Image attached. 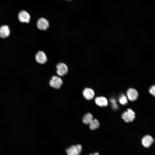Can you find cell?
<instances>
[{
    "mask_svg": "<svg viewBox=\"0 0 155 155\" xmlns=\"http://www.w3.org/2000/svg\"><path fill=\"white\" fill-rule=\"evenodd\" d=\"M82 150V146L80 144H77L71 146L66 150L68 155H79Z\"/></svg>",
    "mask_w": 155,
    "mask_h": 155,
    "instance_id": "obj_1",
    "label": "cell"
},
{
    "mask_svg": "<svg viewBox=\"0 0 155 155\" xmlns=\"http://www.w3.org/2000/svg\"><path fill=\"white\" fill-rule=\"evenodd\" d=\"M135 113L131 109H128L127 111L125 112L122 115V117L127 122H131L135 118Z\"/></svg>",
    "mask_w": 155,
    "mask_h": 155,
    "instance_id": "obj_2",
    "label": "cell"
},
{
    "mask_svg": "<svg viewBox=\"0 0 155 155\" xmlns=\"http://www.w3.org/2000/svg\"><path fill=\"white\" fill-rule=\"evenodd\" d=\"M63 83L61 79L56 76H53L50 80L49 82L50 86L56 89H59Z\"/></svg>",
    "mask_w": 155,
    "mask_h": 155,
    "instance_id": "obj_3",
    "label": "cell"
},
{
    "mask_svg": "<svg viewBox=\"0 0 155 155\" xmlns=\"http://www.w3.org/2000/svg\"><path fill=\"white\" fill-rule=\"evenodd\" d=\"M56 68L57 74L61 76L65 75L68 71L67 66L65 64L63 63H58L57 65Z\"/></svg>",
    "mask_w": 155,
    "mask_h": 155,
    "instance_id": "obj_4",
    "label": "cell"
},
{
    "mask_svg": "<svg viewBox=\"0 0 155 155\" xmlns=\"http://www.w3.org/2000/svg\"><path fill=\"white\" fill-rule=\"evenodd\" d=\"M37 26L40 30H45L49 26L48 21L44 18H41L38 19L37 22Z\"/></svg>",
    "mask_w": 155,
    "mask_h": 155,
    "instance_id": "obj_5",
    "label": "cell"
},
{
    "mask_svg": "<svg viewBox=\"0 0 155 155\" xmlns=\"http://www.w3.org/2000/svg\"><path fill=\"white\" fill-rule=\"evenodd\" d=\"M18 17L20 22L27 23L29 22L30 18L29 14L25 10L21 11L19 12Z\"/></svg>",
    "mask_w": 155,
    "mask_h": 155,
    "instance_id": "obj_6",
    "label": "cell"
},
{
    "mask_svg": "<svg viewBox=\"0 0 155 155\" xmlns=\"http://www.w3.org/2000/svg\"><path fill=\"white\" fill-rule=\"evenodd\" d=\"M35 59L38 63L43 64L47 61V58L45 53L41 51H38L35 55Z\"/></svg>",
    "mask_w": 155,
    "mask_h": 155,
    "instance_id": "obj_7",
    "label": "cell"
},
{
    "mask_svg": "<svg viewBox=\"0 0 155 155\" xmlns=\"http://www.w3.org/2000/svg\"><path fill=\"white\" fill-rule=\"evenodd\" d=\"M127 95L128 98L131 101L135 100L138 96L137 92L133 88L129 89L127 91Z\"/></svg>",
    "mask_w": 155,
    "mask_h": 155,
    "instance_id": "obj_8",
    "label": "cell"
},
{
    "mask_svg": "<svg viewBox=\"0 0 155 155\" xmlns=\"http://www.w3.org/2000/svg\"><path fill=\"white\" fill-rule=\"evenodd\" d=\"M154 142L152 137L149 135H146L142 138V143L143 145L146 148L150 147Z\"/></svg>",
    "mask_w": 155,
    "mask_h": 155,
    "instance_id": "obj_9",
    "label": "cell"
},
{
    "mask_svg": "<svg viewBox=\"0 0 155 155\" xmlns=\"http://www.w3.org/2000/svg\"><path fill=\"white\" fill-rule=\"evenodd\" d=\"M10 31L9 27L6 25H3L0 28V37L5 38L9 35Z\"/></svg>",
    "mask_w": 155,
    "mask_h": 155,
    "instance_id": "obj_10",
    "label": "cell"
},
{
    "mask_svg": "<svg viewBox=\"0 0 155 155\" xmlns=\"http://www.w3.org/2000/svg\"><path fill=\"white\" fill-rule=\"evenodd\" d=\"M83 95L87 100H90L93 98L94 93V91L92 89L86 88L83 90Z\"/></svg>",
    "mask_w": 155,
    "mask_h": 155,
    "instance_id": "obj_11",
    "label": "cell"
},
{
    "mask_svg": "<svg viewBox=\"0 0 155 155\" xmlns=\"http://www.w3.org/2000/svg\"><path fill=\"white\" fill-rule=\"evenodd\" d=\"M95 101L96 104L100 106H105L108 105V101L107 99L103 96L96 97Z\"/></svg>",
    "mask_w": 155,
    "mask_h": 155,
    "instance_id": "obj_12",
    "label": "cell"
},
{
    "mask_svg": "<svg viewBox=\"0 0 155 155\" xmlns=\"http://www.w3.org/2000/svg\"><path fill=\"white\" fill-rule=\"evenodd\" d=\"M93 117L92 114L90 113L86 114L83 118V123L86 124H89L93 120Z\"/></svg>",
    "mask_w": 155,
    "mask_h": 155,
    "instance_id": "obj_13",
    "label": "cell"
},
{
    "mask_svg": "<svg viewBox=\"0 0 155 155\" xmlns=\"http://www.w3.org/2000/svg\"><path fill=\"white\" fill-rule=\"evenodd\" d=\"M99 123L96 119H93L91 122L89 124V127L91 130L95 129L99 127Z\"/></svg>",
    "mask_w": 155,
    "mask_h": 155,
    "instance_id": "obj_14",
    "label": "cell"
},
{
    "mask_svg": "<svg viewBox=\"0 0 155 155\" xmlns=\"http://www.w3.org/2000/svg\"><path fill=\"white\" fill-rule=\"evenodd\" d=\"M120 103L122 105H125L127 102V100L126 96L124 94H122L119 99Z\"/></svg>",
    "mask_w": 155,
    "mask_h": 155,
    "instance_id": "obj_15",
    "label": "cell"
},
{
    "mask_svg": "<svg viewBox=\"0 0 155 155\" xmlns=\"http://www.w3.org/2000/svg\"><path fill=\"white\" fill-rule=\"evenodd\" d=\"M149 92L150 93L155 97V85H153L150 88Z\"/></svg>",
    "mask_w": 155,
    "mask_h": 155,
    "instance_id": "obj_16",
    "label": "cell"
},
{
    "mask_svg": "<svg viewBox=\"0 0 155 155\" xmlns=\"http://www.w3.org/2000/svg\"><path fill=\"white\" fill-rule=\"evenodd\" d=\"M111 102L113 104V106L115 109H117V106L115 100L112 99H111Z\"/></svg>",
    "mask_w": 155,
    "mask_h": 155,
    "instance_id": "obj_17",
    "label": "cell"
},
{
    "mask_svg": "<svg viewBox=\"0 0 155 155\" xmlns=\"http://www.w3.org/2000/svg\"><path fill=\"white\" fill-rule=\"evenodd\" d=\"M89 155H99V154L98 152H96L93 154H91Z\"/></svg>",
    "mask_w": 155,
    "mask_h": 155,
    "instance_id": "obj_18",
    "label": "cell"
},
{
    "mask_svg": "<svg viewBox=\"0 0 155 155\" xmlns=\"http://www.w3.org/2000/svg\"><path fill=\"white\" fill-rule=\"evenodd\" d=\"M66 0L70 1V0Z\"/></svg>",
    "mask_w": 155,
    "mask_h": 155,
    "instance_id": "obj_19",
    "label": "cell"
}]
</instances>
